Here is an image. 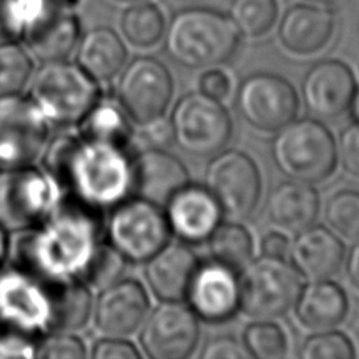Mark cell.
Segmentation results:
<instances>
[{
	"instance_id": "cell-44",
	"label": "cell",
	"mask_w": 359,
	"mask_h": 359,
	"mask_svg": "<svg viewBox=\"0 0 359 359\" xmlns=\"http://www.w3.org/2000/svg\"><path fill=\"white\" fill-rule=\"evenodd\" d=\"M198 88L203 95L210 96L215 100H224L230 93L232 82L229 76L221 72V69H208L201 76L198 81Z\"/></svg>"
},
{
	"instance_id": "cell-28",
	"label": "cell",
	"mask_w": 359,
	"mask_h": 359,
	"mask_svg": "<svg viewBox=\"0 0 359 359\" xmlns=\"http://www.w3.org/2000/svg\"><path fill=\"white\" fill-rule=\"evenodd\" d=\"M130 120V115L126 114L118 100L100 96L78 125L79 134L87 139L126 149L133 136Z\"/></svg>"
},
{
	"instance_id": "cell-9",
	"label": "cell",
	"mask_w": 359,
	"mask_h": 359,
	"mask_svg": "<svg viewBox=\"0 0 359 359\" xmlns=\"http://www.w3.org/2000/svg\"><path fill=\"white\" fill-rule=\"evenodd\" d=\"M107 243L128 262L142 264L169 243L170 229L161 207L147 198L115 205L106 226Z\"/></svg>"
},
{
	"instance_id": "cell-6",
	"label": "cell",
	"mask_w": 359,
	"mask_h": 359,
	"mask_svg": "<svg viewBox=\"0 0 359 359\" xmlns=\"http://www.w3.org/2000/svg\"><path fill=\"white\" fill-rule=\"evenodd\" d=\"M65 198L60 184L44 169L34 164L0 168V226L10 233L38 226Z\"/></svg>"
},
{
	"instance_id": "cell-8",
	"label": "cell",
	"mask_w": 359,
	"mask_h": 359,
	"mask_svg": "<svg viewBox=\"0 0 359 359\" xmlns=\"http://www.w3.org/2000/svg\"><path fill=\"white\" fill-rule=\"evenodd\" d=\"M303 288L301 274L285 259L251 260L240 278V309L255 320H274L293 309Z\"/></svg>"
},
{
	"instance_id": "cell-30",
	"label": "cell",
	"mask_w": 359,
	"mask_h": 359,
	"mask_svg": "<svg viewBox=\"0 0 359 359\" xmlns=\"http://www.w3.org/2000/svg\"><path fill=\"white\" fill-rule=\"evenodd\" d=\"M165 18L155 2L130 4L120 18V30L134 48H151L164 36Z\"/></svg>"
},
{
	"instance_id": "cell-25",
	"label": "cell",
	"mask_w": 359,
	"mask_h": 359,
	"mask_svg": "<svg viewBox=\"0 0 359 359\" xmlns=\"http://www.w3.org/2000/svg\"><path fill=\"white\" fill-rule=\"evenodd\" d=\"M269 221L290 233L313 226L320 213V196L311 183L290 180L280 183L266 202Z\"/></svg>"
},
{
	"instance_id": "cell-1",
	"label": "cell",
	"mask_w": 359,
	"mask_h": 359,
	"mask_svg": "<svg viewBox=\"0 0 359 359\" xmlns=\"http://www.w3.org/2000/svg\"><path fill=\"white\" fill-rule=\"evenodd\" d=\"M43 165L67 198L95 211L114 208L133 191V159L123 147L79 133L49 139Z\"/></svg>"
},
{
	"instance_id": "cell-21",
	"label": "cell",
	"mask_w": 359,
	"mask_h": 359,
	"mask_svg": "<svg viewBox=\"0 0 359 359\" xmlns=\"http://www.w3.org/2000/svg\"><path fill=\"white\" fill-rule=\"evenodd\" d=\"M188 183L184 164L164 149H147L133 159V189L159 207Z\"/></svg>"
},
{
	"instance_id": "cell-37",
	"label": "cell",
	"mask_w": 359,
	"mask_h": 359,
	"mask_svg": "<svg viewBox=\"0 0 359 359\" xmlns=\"http://www.w3.org/2000/svg\"><path fill=\"white\" fill-rule=\"evenodd\" d=\"M303 359H353L356 351L350 337L341 331H317L299 348Z\"/></svg>"
},
{
	"instance_id": "cell-43",
	"label": "cell",
	"mask_w": 359,
	"mask_h": 359,
	"mask_svg": "<svg viewBox=\"0 0 359 359\" xmlns=\"http://www.w3.org/2000/svg\"><path fill=\"white\" fill-rule=\"evenodd\" d=\"M36 345V339L0 332V358H35Z\"/></svg>"
},
{
	"instance_id": "cell-31",
	"label": "cell",
	"mask_w": 359,
	"mask_h": 359,
	"mask_svg": "<svg viewBox=\"0 0 359 359\" xmlns=\"http://www.w3.org/2000/svg\"><path fill=\"white\" fill-rule=\"evenodd\" d=\"M207 241L213 260L235 269L236 273L252 260V235L238 222L219 224Z\"/></svg>"
},
{
	"instance_id": "cell-47",
	"label": "cell",
	"mask_w": 359,
	"mask_h": 359,
	"mask_svg": "<svg viewBox=\"0 0 359 359\" xmlns=\"http://www.w3.org/2000/svg\"><path fill=\"white\" fill-rule=\"evenodd\" d=\"M347 276L356 290L359 292V238L356 240L355 246L351 248L347 259Z\"/></svg>"
},
{
	"instance_id": "cell-34",
	"label": "cell",
	"mask_w": 359,
	"mask_h": 359,
	"mask_svg": "<svg viewBox=\"0 0 359 359\" xmlns=\"http://www.w3.org/2000/svg\"><path fill=\"white\" fill-rule=\"evenodd\" d=\"M243 344L251 358L279 359L287 355L288 341L284 330L271 320H259L243 332Z\"/></svg>"
},
{
	"instance_id": "cell-10",
	"label": "cell",
	"mask_w": 359,
	"mask_h": 359,
	"mask_svg": "<svg viewBox=\"0 0 359 359\" xmlns=\"http://www.w3.org/2000/svg\"><path fill=\"white\" fill-rule=\"evenodd\" d=\"M174 140L196 158L215 156L232 137V118L219 100L194 92L180 98L170 117Z\"/></svg>"
},
{
	"instance_id": "cell-32",
	"label": "cell",
	"mask_w": 359,
	"mask_h": 359,
	"mask_svg": "<svg viewBox=\"0 0 359 359\" xmlns=\"http://www.w3.org/2000/svg\"><path fill=\"white\" fill-rule=\"evenodd\" d=\"M229 18L240 35L259 38L271 30L279 18L278 0H230Z\"/></svg>"
},
{
	"instance_id": "cell-41",
	"label": "cell",
	"mask_w": 359,
	"mask_h": 359,
	"mask_svg": "<svg viewBox=\"0 0 359 359\" xmlns=\"http://www.w3.org/2000/svg\"><path fill=\"white\" fill-rule=\"evenodd\" d=\"M93 359H139V350L123 337H111L96 342L90 353Z\"/></svg>"
},
{
	"instance_id": "cell-14",
	"label": "cell",
	"mask_w": 359,
	"mask_h": 359,
	"mask_svg": "<svg viewBox=\"0 0 359 359\" xmlns=\"http://www.w3.org/2000/svg\"><path fill=\"white\" fill-rule=\"evenodd\" d=\"M235 102L249 125L266 133H276L290 123L298 112L293 86L271 73H257L243 81Z\"/></svg>"
},
{
	"instance_id": "cell-27",
	"label": "cell",
	"mask_w": 359,
	"mask_h": 359,
	"mask_svg": "<svg viewBox=\"0 0 359 359\" xmlns=\"http://www.w3.org/2000/svg\"><path fill=\"white\" fill-rule=\"evenodd\" d=\"M128 49L111 27H95L81 36L76 48V63L98 82H109L123 69Z\"/></svg>"
},
{
	"instance_id": "cell-3",
	"label": "cell",
	"mask_w": 359,
	"mask_h": 359,
	"mask_svg": "<svg viewBox=\"0 0 359 359\" xmlns=\"http://www.w3.org/2000/svg\"><path fill=\"white\" fill-rule=\"evenodd\" d=\"M232 19L210 6H188L172 16L164 32V49L186 68H210L229 62L240 48Z\"/></svg>"
},
{
	"instance_id": "cell-16",
	"label": "cell",
	"mask_w": 359,
	"mask_h": 359,
	"mask_svg": "<svg viewBox=\"0 0 359 359\" xmlns=\"http://www.w3.org/2000/svg\"><path fill=\"white\" fill-rule=\"evenodd\" d=\"M189 307L203 322H226L240 309V279L232 268L211 260L198 264L186 293Z\"/></svg>"
},
{
	"instance_id": "cell-13",
	"label": "cell",
	"mask_w": 359,
	"mask_h": 359,
	"mask_svg": "<svg viewBox=\"0 0 359 359\" xmlns=\"http://www.w3.org/2000/svg\"><path fill=\"white\" fill-rule=\"evenodd\" d=\"M174 95L169 68L153 57H137L123 67L117 100L130 118L142 125L165 112Z\"/></svg>"
},
{
	"instance_id": "cell-23",
	"label": "cell",
	"mask_w": 359,
	"mask_h": 359,
	"mask_svg": "<svg viewBox=\"0 0 359 359\" xmlns=\"http://www.w3.org/2000/svg\"><path fill=\"white\" fill-rule=\"evenodd\" d=\"M288 255L301 278L322 280L339 273L345 260V246L332 230L311 226L297 235Z\"/></svg>"
},
{
	"instance_id": "cell-36",
	"label": "cell",
	"mask_w": 359,
	"mask_h": 359,
	"mask_svg": "<svg viewBox=\"0 0 359 359\" xmlns=\"http://www.w3.org/2000/svg\"><path fill=\"white\" fill-rule=\"evenodd\" d=\"M128 260L109 243H101L82 278L88 287L102 290L118 282L126 271Z\"/></svg>"
},
{
	"instance_id": "cell-22",
	"label": "cell",
	"mask_w": 359,
	"mask_h": 359,
	"mask_svg": "<svg viewBox=\"0 0 359 359\" xmlns=\"http://www.w3.org/2000/svg\"><path fill=\"white\" fill-rule=\"evenodd\" d=\"M81 19L73 8L57 6L32 25L22 36L29 53L38 60H67L81 40Z\"/></svg>"
},
{
	"instance_id": "cell-5",
	"label": "cell",
	"mask_w": 359,
	"mask_h": 359,
	"mask_svg": "<svg viewBox=\"0 0 359 359\" xmlns=\"http://www.w3.org/2000/svg\"><path fill=\"white\" fill-rule=\"evenodd\" d=\"M276 133L271 156L276 168L285 177L313 184L334 172L337 145L323 123L312 118H293Z\"/></svg>"
},
{
	"instance_id": "cell-24",
	"label": "cell",
	"mask_w": 359,
	"mask_h": 359,
	"mask_svg": "<svg viewBox=\"0 0 359 359\" xmlns=\"http://www.w3.org/2000/svg\"><path fill=\"white\" fill-rule=\"evenodd\" d=\"M197 266V255L186 243H168L147 260L145 279L158 299L182 301Z\"/></svg>"
},
{
	"instance_id": "cell-51",
	"label": "cell",
	"mask_w": 359,
	"mask_h": 359,
	"mask_svg": "<svg viewBox=\"0 0 359 359\" xmlns=\"http://www.w3.org/2000/svg\"><path fill=\"white\" fill-rule=\"evenodd\" d=\"M114 2H118V4H136V2H142V0H114Z\"/></svg>"
},
{
	"instance_id": "cell-35",
	"label": "cell",
	"mask_w": 359,
	"mask_h": 359,
	"mask_svg": "<svg viewBox=\"0 0 359 359\" xmlns=\"http://www.w3.org/2000/svg\"><path fill=\"white\" fill-rule=\"evenodd\" d=\"M325 216L332 232L356 241L359 238V192L351 189L336 192L326 205Z\"/></svg>"
},
{
	"instance_id": "cell-38",
	"label": "cell",
	"mask_w": 359,
	"mask_h": 359,
	"mask_svg": "<svg viewBox=\"0 0 359 359\" xmlns=\"http://www.w3.org/2000/svg\"><path fill=\"white\" fill-rule=\"evenodd\" d=\"M87 356L84 342L68 331H50L40 337L36 356L41 359H82Z\"/></svg>"
},
{
	"instance_id": "cell-19",
	"label": "cell",
	"mask_w": 359,
	"mask_h": 359,
	"mask_svg": "<svg viewBox=\"0 0 359 359\" xmlns=\"http://www.w3.org/2000/svg\"><path fill=\"white\" fill-rule=\"evenodd\" d=\"M164 207L170 233L189 245L207 241L221 224V207L205 186L188 183Z\"/></svg>"
},
{
	"instance_id": "cell-45",
	"label": "cell",
	"mask_w": 359,
	"mask_h": 359,
	"mask_svg": "<svg viewBox=\"0 0 359 359\" xmlns=\"http://www.w3.org/2000/svg\"><path fill=\"white\" fill-rule=\"evenodd\" d=\"M292 243L288 240V236L279 232H269L262 238L260 249L266 257L274 259H287L290 254Z\"/></svg>"
},
{
	"instance_id": "cell-20",
	"label": "cell",
	"mask_w": 359,
	"mask_h": 359,
	"mask_svg": "<svg viewBox=\"0 0 359 359\" xmlns=\"http://www.w3.org/2000/svg\"><path fill=\"white\" fill-rule=\"evenodd\" d=\"M336 30V15L330 6L298 4L285 11L278 36L287 50L297 55H312L326 48Z\"/></svg>"
},
{
	"instance_id": "cell-49",
	"label": "cell",
	"mask_w": 359,
	"mask_h": 359,
	"mask_svg": "<svg viewBox=\"0 0 359 359\" xmlns=\"http://www.w3.org/2000/svg\"><path fill=\"white\" fill-rule=\"evenodd\" d=\"M350 109H351V117H353L355 123H359V88H356L353 98H351Z\"/></svg>"
},
{
	"instance_id": "cell-15",
	"label": "cell",
	"mask_w": 359,
	"mask_h": 359,
	"mask_svg": "<svg viewBox=\"0 0 359 359\" xmlns=\"http://www.w3.org/2000/svg\"><path fill=\"white\" fill-rule=\"evenodd\" d=\"M201 339L198 318L182 301H164L144 322L140 344L153 359H186Z\"/></svg>"
},
{
	"instance_id": "cell-12",
	"label": "cell",
	"mask_w": 359,
	"mask_h": 359,
	"mask_svg": "<svg viewBox=\"0 0 359 359\" xmlns=\"http://www.w3.org/2000/svg\"><path fill=\"white\" fill-rule=\"evenodd\" d=\"M203 186L216 198L222 215L236 221L251 216L262 196L259 168L252 158L236 150L216 153L205 170Z\"/></svg>"
},
{
	"instance_id": "cell-26",
	"label": "cell",
	"mask_w": 359,
	"mask_h": 359,
	"mask_svg": "<svg viewBox=\"0 0 359 359\" xmlns=\"http://www.w3.org/2000/svg\"><path fill=\"white\" fill-rule=\"evenodd\" d=\"M293 307L301 325L312 331H325L344 322L348 313V299L334 282L311 280L301 288Z\"/></svg>"
},
{
	"instance_id": "cell-29",
	"label": "cell",
	"mask_w": 359,
	"mask_h": 359,
	"mask_svg": "<svg viewBox=\"0 0 359 359\" xmlns=\"http://www.w3.org/2000/svg\"><path fill=\"white\" fill-rule=\"evenodd\" d=\"M53 330L74 332L84 328L93 313V294L82 280L53 282Z\"/></svg>"
},
{
	"instance_id": "cell-48",
	"label": "cell",
	"mask_w": 359,
	"mask_h": 359,
	"mask_svg": "<svg viewBox=\"0 0 359 359\" xmlns=\"http://www.w3.org/2000/svg\"><path fill=\"white\" fill-rule=\"evenodd\" d=\"M10 251H11L10 232L4 226H0V266L5 265V262L10 255Z\"/></svg>"
},
{
	"instance_id": "cell-39",
	"label": "cell",
	"mask_w": 359,
	"mask_h": 359,
	"mask_svg": "<svg viewBox=\"0 0 359 359\" xmlns=\"http://www.w3.org/2000/svg\"><path fill=\"white\" fill-rule=\"evenodd\" d=\"M337 155L341 158L344 169L350 175L359 178V123H351L341 133Z\"/></svg>"
},
{
	"instance_id": "cell-46",
	"label": "cell",
	"mask_w": 359,
	"mask_h": 359,
	"mask_svg": "<svg viewBox=\"0 0 359 359\" xmlns=\"http://www.w3.org/2000/svg\"><path fill=\"white\" fill-rule=\"evenodd\" d=\"M16 40L15 27H13L10 0H0V41Z\"/></svg>"
},
{
	"instance_id": "cell-50",
	"label": "cell",
	"mask_w": 359,
	"mask_h": 359,
	"mask_svg": "<svg viewBox=\"0 0 359 359\" xmlns=\"http://www.w3.org/2000/svg\"><path fill=\"white\" fill-rule=\"evenodd\" d=\"M304 2H309V4H317V5H326V6H330V5H334V4H337L339 0H304Z\"/></svg>"
},
{
	"instance_id": "cell-11",
	"label": "cell",
	"mask_w": 359,
	"mask_h": 359,
	"mask_svg": "<svg viewBox=\"0 0 359 359\" xmlns=\"http://www.w3.org/2000/svg\"><path fill=\"white\" fill-rule=\"evenodd\" d=\"M50 123L30 96L0 98V168L34 164L50 139Z\"/></svg>"
},
{
	"instance_id": "cell-40",
	"label": "cell",
	"mask_w": 359,
	"mask_h": 359,
	"mask_svg": "<svg viewBox=\"0 0 359 359\" xmlns=\"http://www.w3.org/2000/svg\"><path fill=\"white\" fill-rule=\"evenodd\" d=\"M201 356L203 359H248L251 358L245 344L232 336L215 337L205 344Z\"/></svg>"
},
{
	"instance_id": "cell-17",
	"label": "cell",
	"mask_w": 359,
	"mask_h": 359,
	"mask_svg": "<svg viewBox=\"0 0 359 359\" xmlns=\"http://www.w3.org/2000/svg\"><path fill=\"white\" fill-rule=\"evenodd\" d=\"M150 299L144 285L134 279H120L102 288L93 304L96 330L111 337H128L144 325Z\"/></svg>"
},
{
	"instance_id": "cell-33",
	"label": "cell",
	"mask_w": 359,
	"mask_h": 359,
	"mask_svg": "<svg viewBox=\"0 0 359 359\" xmlns=\"http://www.w3.org/2000/svg\"><path fill=\"white\" fill-rule=\"evenodd\" d=\"M32 76L34 60L29 50L15 40L0 41V98L22 93Z\"/></svg>"
},
{
	"instance_id": "cell-2",
	"label": "cell",
	"mask_w": 359,
	"mask_h": 359,
	"mask_svg": "<svg viewBox=\"0 0 359 359\" xmlns=\"http://www.w3.org/2000/svg\"><path fill=\"white\" fill-rule=\"evenodd\" d=\"M101 243L98 211L65 198L46 219L19 236L16 265L49 284L82 280Z\"/></svg>"
},
{
	"instance_id": "cell-42",
	"label": "cell",
	"mask_w": 359,
	"mask_h": 359,
	"mask_svg": "<svg viewBox=\"0 0 359 359\" xmlns=\"http://www.w3.org/2000/svg\"><path fill=\"white\" fill-rule=\"evenodd\" d=\"M144 142L149 145V149H165L174 142V131H172L170 120L156 117L150 121L142 123V131H140Z\"/></svg>"
},
{
	"instance_id": "cell-4",
	"label": "cell",
	"mask_w": 359,
	"mask_h": 359,
	"mask_svg": "<svg viewBox=\"0 0 359 359\" xmlns=\"http://www.w3.org/2000/svg\"><path fill=\"white\" fill-rule=\"evenodd\" d=\"M30 100L50 125L76 126L101 96L98 82L78 63L46 62L32 76Z\"/></svg>"
},
{
	"instance_id": "cell-7",
	"label": "cell",
	"mask_w": 359,
	"mask_h": 359,
	"mask_svg": "<svg viewBox=\"0 0 359 359\" xmlns=\"http://www.w3.org/2000/svg\"><path fill=\"white\" fill-rule=\"evenodd\" d=\"M53 330V287L19 265L0 266V332L40 341Z\"/></svg>"
},
{
	"instance_id": "cell-18",
	"label": "cell",
	"mask_w": 359,
	"mask_h": 359,
	"mask_svg": "<svg viewBox=\"0 0 359 359\" xmlns=\"http://www.w3.org/2000/svg\"><path fill=\"white\" fill-rule=\"evenodd\" d=\"M351 69L339 60H322L306 73L301 92L307 112L318 120H332L350 107L356 92Z\"/></svg>"
}]
</instances>
